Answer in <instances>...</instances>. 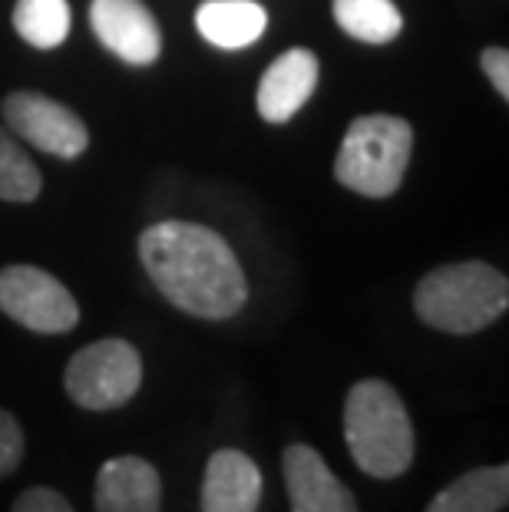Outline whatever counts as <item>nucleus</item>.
Instances as JSON below:
<instances>
[{
  "label": "nucleus",
  "mask_w": 509,
  "mask_h": 512,
  "mask_svg": "<svg viewBox=\"0 0 509 512\" xmlns=\"http://www.w3.org/2000/svg\"><path fill=\"white\" fill-rule=\"evenodd\" d=\"M143 384V357L129 341L103 337L70 357L63 387L83 410H116L136 397Z\"/></svg>",
  "instance_id": "obj_5"
},
{
  "label": "nucleus",
  "mask_w": 509,
  "mask_h": 512,
  "mask_svg": "<svg viewBox=\"0 0 509 512\" xmlns=\"http://www.w3.org/2000/svg\"><path fill=\"white\" fill-rule=\"evenodd\" d=\"M344 440L357 470L374 479H397L414 463V423L387 380H361L344 403Z\"/></svg>",
  "instance_id": "obj_2"
},
{
  "label": "nucleus",
  "mask_w": 509,
  "mask_h": 512,
  "mask_svg": "<svg viewBox=\"0 0 509 512\" xmlns=\"http://www.w3.org/2000/svg\"><path fill=\"white\" fill-rule=\"evenodd\" d=\"M162 479L143 456H113L96 473V512H159Z\"/></svg>",
  "instance_id": "obj_11"
},
{
  "label": "nucleus",
  "mask_w": 509,
  "mask_h": 512,
  "mask_svg": "<svg viewBox=\"0 0 509 512\" xmlns=\"http://www.w3.org/2000/svg\"><path fill=\"white\" fill-rule=\"evenodd\" d=\"M331 14L344 34L371 47H384L404 30V17L394 0H334Z\"/></svg>",
  "instance_id": "obj_15"
},
{
  "label": "nucleus",
  "mask_w": 509,
  "mask_h": 512,
  "mask_svg": "<svg viewBox=\"0 0 509 512\" xmlns=\"http://www.w3.org/2000/svg\"><path fill=\"white\" fill-rule=\"evenodd\" d=\"M4 119L20 139L57 159H77L90 146V129L83 119L70 106L34 90L10 93L4 100Z\"/></svg>",
  "instance_id": "obj_7"
},
{
  "label": "nucleus",
  "mask_w": 509,
  "mask_h": 512,
  "mask_svg": "<svg viewBox=\"0 0 509 512\" xmlns=\"http://www.w3.org/2000/svg\"><path fill=\"white\" fill-rule=\"evenodd\" d=\"M480 67L486 73V80L493 83V90L509 100V53L503 47H486L480 53Z\"/></svg>",
  "instance_id": "obj_20"
},
{
  "label": "nucleus",
  "mask_w": 509,
  "mask_h": 512,
  "mask_svg": "<svg viewBox=\"0 0 509 512\" xmlns=\"http://www.w3.org/2000/svg\"><path fill=\"white\" fill-rule=\"evenodd\" d=\"M509 304V281L486 261H457L427 271L414 288L417 318L443 334H476Z\"/></svg>",
  "instance_id": "obj_3"
},
{
  "label": "nucleus",
  "mask_w": 509,
  "mask_h": 512,
  "mask_svg": "<svg viewBox=\"0 0 509 512\" xmlns=\"http://www.w3.org/2000/svg\"><path fill=\"white\" fill-rule=\"evenodd\" d=\"M0 311L37 334H67L80 324V304L50 271L7 265L0 271Z\"/></svg>",
  "instance_id": "obj_6"
},
{
  "label": "nucleus",
  "mask_w": 509,
  "mask_h": 512,
  "mask_svg": "<svg viewBox=\"0 0 509 512\" xmlns=\"http://www.w3.org/2000/svg\"><path fill=\"white\" fill-rule=\"evenodd\" d=\"M14 30L37 50L60 47L70 34V4L67 0H17Z\"/></svg>",
  "instance_id": "obj_16"
},
{
  "label": "nucleus",
  "mask_w": 509,
  "mask_h": 512,
  "mask_svg": "<svg viewBox=\"0 0 509 512\" xmlns=\"http://www.w3.org/2000/svg\"><path fill=\"white\" fill-rule=\"evenodd\" d=\"M90 27L106 50L133 67H149L159 60L162 34L143 0H93Z\"/></svg>",
  "instance_id": "obj_8"
},
{
  "label": "nucleus",
  "mask_w": 509,
  "mask_h": 512,
  "mask_svg": "<svg viewBox=\"0 0 509 512\" xmlns=\"http://www.w3.org/2000/svg\"><path fill=\"white\" fill-rule=\"evenodd\" d=\"M509 499V466L470 470L433 496L427 512H500Z\"/></svg>",
  "instance_id": "obj_14"
},
{
  "label": "nucleus",
  "mask_w": 509,
  "mask_h": 512,
  "mask_svg": "<svg viewBox=\"0 0 509 512\" xmlns=\"http://www.w3.org/2000/svg\"><path fill=\"white\" fill-rule=\"evenodd\" d=\"M139 261L169 304L192 318L225 321L248 301V281L232 245L196 222H159L139 235Z\"/></svg>",
  "instance_id": "obj_1"
},
{
  "label": "nucleus",
  "mask_w": 509,
  "mask_h": 512,
  "mask_svg": "<svg viewBox=\"0 0 509 512\" xmlns=\"http://www.w3.org/2000/svg\"><path fill=\"white\" fill-rule=\"evenodd\" d=\"M10 512H73V506L57 493V489L34 486V489H27V493H20L14 499Z\"/></svg>",
  "instance_id": "obj_19"
},
{
  "label": "nucleus",
  "mask_w": 509,
  "mask_h": 512,
  "mask_svg": "<svg viewBox=\"0 0 509 512\" xmlns=\"http://www.w3.org/2000/svg\"><path fill=\"white\" fill-rule=\"evenodd\" d=\"M24 460V430L10 410L0 407V479H7Z\"/></svg>",
  "instance_id": "obj_18"
},
{
  "label": "nucleus",
  "mask_w": 509,
  "mask_h": 512,
  "mask_svg": "<svg viewBox=\"0 0 509 512\" xmlns=\"http://www.w3.org/2000/svg\"><path fill=\"white\" fill-rule=\"evenodd\" d=\"M262 499V470L242 450H219L205 463L202 512H255Z\"/></svg>",
  "instance_id": "obj_12"
},
{
  "label": "nucleus",
  "mask_w": 509,
  "mask_h": 512,
  "mask_svg": "<svg viewBox=\"0 0 509 512\" xmlns=\"http://www.w3.org/2000/svg\"><path fill=\"white\" fill-rule=\"evenodd\" d=\"M40 169L34 159L7 129H0V199L4 202H34L40 195Z\"/></svg>",
  "instance_id": "obj_17"
},
{
  "label": "nucleus",
  "mask_w": 509,
  "mask_h": 512,
  "mask_svg": "<svg viewBox=\"0 0 509 512\" xmlns=\"http://www.w3.org/2000/svg\"><path fill=\"white\" fill-rule=\"evenodd\" d=\"M410 152L414 129L407 119L387 113L357 116L334 159V179L367 199H387L404 182Z\"/></svg>",
  "instance_id": "obj_4"
},
{
  "label": "nucleus",
  "mask_w": 509,
  "mask_h": 512,
  "mask_svg": "<svg viewBox=\"0 0 509 512\" xmlns=\"http://www.w3.org/2000/svg\"><path fill=\"white\" fill-rule=\"evenodd\" d=\"M199 34L219 50H242L265 34L268 14L255 0H209L196 10Z\"/></svg>",
  "instance_id": "obj_13"
},
{
  "label": "nucleus",
  "mask_w": 509,
  "mask_h": 512,
  "mask_svg": "<svg viewBox=\"0 0 509 512\" xmlns=\"http://www.w3.org/2000/svg\"><path fill=\"white\" fill-rule=\"evenodd\" d=\"M318 90V57L305 47H291L265 70L255 90L258 116L265 123H288Z\"/></svg>",
  "instance_id": "obj_10"
},
{
  "label": "nucleus",
  "mask_w": 509,
  "mask_h": 512,
  "mask_svg": "<svg viewBox=\"0 0 509 512\" xmlns=\"http://www.w3.org/2000/svg\"><path fill=\"white\" fill-rule=\"evenodd\" d=\"M281 473H285L291 512H361L351 489L331 473L324 456L305 443L288 446L281 456Z\"/></svg>",
  "instance_id": "obj_9"
}]
</instances>
